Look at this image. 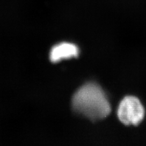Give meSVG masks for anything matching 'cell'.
Listing matches in <instances>:
<instances>
[{
	"label": "cell",
	"mask_w": 146,
	"mask_h": 146,
	"mask_svg": "<svg viewBox=\"0 0 146 146\" xmlns=\"http://www.w3.org/2000/svg\"><path fill=\"white\" fill-rule=\"evenodd\" d=\"M79 49L76 46L70 43H62L52 48L49 58L52 62H60L63 59L75 57L78 56Z\"/></svg>",
	"instance_id": "cell-3"
},
{
	"label": "cell",
	"mask_w": 146,
	"mask_h": 146,
	"mask_svg": "<svg viewBox=\"0 0 146 146\" xmlns=\"http://www.w3.org/2000/svg\"><path fill=\"white\" fill-rule=\"evenodd\" d=\"M144 108L138 98L127 96L119 104L117 116L119 120L125 125H137L144 116Z\"/></svg>",
	"instance_id": "cell-2"
},
{
	"label": "cell",
	"mask_w": 146,
	"mask_h": 146,
	"mask_svg": "<svg viewBox=\"0 0 146 146\" xmlns=\"http://www.w3.org/2000/svg\"><path fill=\"white\" fill-rule=\"evenodd\" d=\"M72 106L80 115L96 121L107 117L110 113V105L102 88L97 84L83 85L73 96Z\"/></svg>",
	"instance_id": "cell-1"
}]
</instances>
